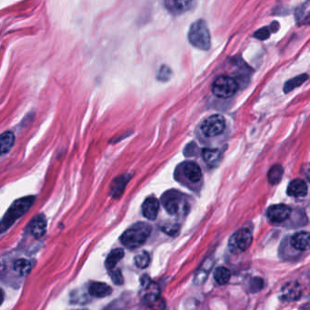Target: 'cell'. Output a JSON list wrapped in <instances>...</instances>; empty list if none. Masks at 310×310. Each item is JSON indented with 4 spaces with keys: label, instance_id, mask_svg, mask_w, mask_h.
<instances>
[{
    "label": "cell",
    "instance_id": "cell-1",
    "mask_svg": "<svg viewBox=\"0 0 310 310\" xmlns=\"http://www.w3.org/2000/svg\"><path fill=\"white\" fill-rule=\"evenodd\" d=\"M151 230L152 228L149 224L138 222L126 230L120 240L127 249H137L147 241Z\"/></svg>",
    "mask_w": 310,
    "mask_h": 310
},
{
    "label": "cell",
    "instance_id": "cell-6",
    "mask_svg": "<svg viewBox=\"0 0 310 310\" xmlns=\"http://www.w3.org/2000/svg\"><path fill=\"white\" fill-rule=\"evenodd\" d=\"M161 202L167 212L170 215L180 213L181 210L186 208V202H184L182 195L176 190H169L164 194Z\"/></svg>",
    "mask_w": 310,
    "mask_h": 310
},
{
    "label": "cell",
    "instance_id": "cell-28",
    "mask_svg": "<svg viewBox=\"0 0 310 310\" xmlns=\"http://www.w3.org/2000/svg\"><path fill=\"white\" fill-rule=\"evenodd\" d=\"M174 7L180 12L188 10L193 5V0H172Z\"/></svg>",
    "mask_w": 310,
    "mask_h": 310
},
{
    "label": "cell",
    "instance_id": "cell-26",
    "mask_svg": "<svg viewBox=\"0 0 310 310\" xmlns=\"http://www.w3.org/2000/svg\"><path fill=\"white\" fill-rule=\"evenodd\" d=\"M14 270L17 274L25 277L30 273V262L26 260H15L14 263Z\"/></svg>",
    "mask_w": 310,
    "mask_h": 310
},
{
    "label": "cell",
    "instance_id": "cell-3",
    "mask_svg": "<svg viewBox=\"0 0 310 310\" xmlns=\"http://www.w3.org/2000/svg\"><path fill=\"white\" fill-rule=\"evenodd\" d=\"M188 40L199 49L209 50L211 46V38L209 27L205 21L198 20L192 24L188 33Z\"/></svg>",
    "mask_w": 310,
    "mask_h": 310
},
{
    "label": "cell",
    "instance_id": "cell-2",
    "mask_svg": "<svg viewBox=\"0 0 310 310\" xmlns=\"http://www.w3.org/2000/svg\"><path fill=\"white\" fill-rule=\"evenodd\" d=\"M34 197H26L18 199L11 205L10 208L5 214L2 219L1 231L4 232L6 229H9L17 219L26 213L34 202Z\"/></svg>",
    "mask_w": 310,
    "mask_h": 310
},
{
    "label": "cell",
    "instance_id": "cell-12",
    "mask_svg": "<svg viewBox=\"0 0 310 310\" xmlns=\"http://www.w3.org/2000/svg\"><path fill=\"white\" fill-rule=\"evenodd\" d=\"M46 220L44 215H39L31 221L30 232L36 239H40L46 234Z\"/></svg>",
    "mask_w": 310,
    "mask_h": 310
},
{
    "label": "cell",
    "instance_id": "cell-25",
    "mask_svg": "<svg viewBox=\"0 0 310 310\" xmlns=\"http://www.w3.org/2000/svg\"><path fill=\"white\" fill-rule=\"evenodd\" d=\"M204 160L209 165H215L219 162L221 158V152L219 149H209V148H205L203 149Z\"/></svg>",
    "mask_w": 310,
    "mask_h": 310
},
{
    "label": "cell",
    "instance_id": "cell-10",
    "mask_svg": "<svg viewBox=\"0 0 310 310\" xmlns=\"http://www.w3.org/2000/svg\"><path fill=\"white\" fill-rule=\"evenodd\" d=\"M184 176L192 183H198L202 178V171L199 168V165L195 162L184 163L183 167Z\"/></svg>",
    "mask_w": 310,
    "mask_h": 310
},
{
    "label": "cell",
    "instance_id": "cell-29",
    "mask_svg": "<svg viewBox=\"0 0 310 310\" xmlns=\"http://www.w3.org/2000/svg\"><path fill=\"white\" fill-rule=\"evenodd\" d=\"M171 75H172L171 69L168 66H162L158 70V78L161 81H168L170 79Z\"/></svg>",
    "mask_w": 310,
    "mask_h": 310
},
{
    "label": "cell",
    "instance_id": "cell-20",
    "mask_svg": "<svg viewBox=\"0 0 310 310\" xmlns=\"http://www.w3.org/2000/svg\"><path fill=\"white\" fill-rule=\"evenodd\" d=\"M212 261L210 260H206L201 268L199 269V271L196 273L195 276V283L196 284H202L205 282V280L207 279V277L209 276V271L212 269Z\"/></svg>",
    "mask_w": 310,
    "mask_h": 310
},
{
    "label": "cell",
    "instance_id": "cell-23",
    "mask_svg": "<svg viewBox=\"0 0 310 310\" xmlns=\"http://www.w3.org/2000/svg\"><path fill=\"white\" fill-rule=\"evenodd\" d=\"M308 78H309V76L307 74H302L300 76L293 77L292 79H290L289 81L286 82L285 86H284V92L290 93L293 89L301 86L303 83H305Z\"/></svg>",
    "mask_w": 310,
    "mask_h": 310
},
{
    "label": "cell",
    "instance_id": "cell-8",
    "mask_svg": "<svg viewBox=\"0 0 310 310\" xmlns=\"http://www.w3.org/2000/svg\"><path fill=\"white\" fill-rule=\"evenodd\" d=\"M291 214V209L290 207L284 204H278L271 206L267 211V218L270 219L271 222L274 223H281L290 218Z\"/></svg>",
    "mask_w": 310,
    "mask_h": 310
},
{
    "label": "cell",
    "instance_id": "cell-7",
    "mask_svg": "<svg viewBox=\"0 0 310 310\" xmlns=\"http://www.w3.org/2000/svg\"><path fill=\"white\" fill-rule=\"evenodd\" d=\"M226 128V120L221 115H213L208 117L201 125L204 136L213 137L219 136Z\"/></svg>",
    "mask_w": 310,
    "mask_h": 310
},
{
    "label": "cell",
    "instance_id": "cell-4",
    "mask_svg": "<svg viewBox=\"0 0 310 310\" xmlns=\"http://www.w3.org/2000/svg\"><path fill=\"white\" fill-rule=\"evenodd\" d=\"M238 87V82L233 77L220 76L214 81L212 92L215 96L220 98H229L237 92Z\"/></svg>",
    "mask_w": 310,
    "mask_h": 310
},
{
    "label": "cell",
    "instance_id": "cell-18",
    "mask_svg": "<svg viewBox=\"0 0 310 310\" xmlns=\"http://www.w3.org/2000/svg\"><path fill=\"white\" fill-rule=\"evenodd\" d=\"M15 143V136L10 131H6L1 135V154L5 155L9 152Z\"/></svg>",
    "mask_w": 310,
    "mask_h": 310
},
{
    "label": "cell",
    "instance_id": "cell-14",
    "mask_svg": "<svg viewBox=\"0 0 310 310\" xmlns=\"http://www.w3.org/2000/svg\"><path fill=\"white\" fill-rule=\"evenodd\" d=\"M287 192L290 197H295V198L305 197L308 194V186L305 181L301 179H295L290 182Z\"/></svg>",
    "mask_w": 310,
    "mask_h": 310
},
{
    "label": "cell",
    "instance_id": "cell-16",
    "mask_svg": "<svg viewBox=\"0 0 310 310\" xmlns=\"http://www.w3.org/2000/svg\"><path fill=\"white\" fill-rule=\"evenodd\" d=\"M159 294H160V289L158 284L149 282L146 285V288L144 290L143 300L148 304H155V302L158 300Z\"/></svg>",
    "mask_w": 310,
    "mask_h": 310
},
{
    "label": "cell",
    "instance_id": "cell-24",
    "mask_svg": "<svg viewBox=\"0 0 310 310\" xmlns=\"http://www.w3.org/2000/svg\"><path fill=\"white\" fill-rule=\"evenodd\" d=\"M283 173H284L283 168L280 165H275L270 168L269 174H268L269 182L271 185H277L280 183L281 178L283 177Z\"/></svg>",
    "mask_w": 310,
    "mask_h": 310
},
{
    "label": "cell",
    "instance_id": "cell-11",
    "mask_svg": "<svg viewBox=\"0 0 310 310\" xmlns=\"http://www.w3.org/2000/svg\"><path fill=\"white\" fill-rule=\"evenodd\" d=\"M290 244L297 250L306 251L310 249V232H299L292 236Z\"/></svg>",
    "mask_w": 310,
    "mask_h": 310
},
{
    "label": "cell",
    "instance_id": "cell-9",
    "mask_svg": "<svg viewBox=\"0 0 310 310\" xmlns=\"http://www.w3.org/2000/svg\"><path fill=\"white\" fill-rule=\"evenodd\" d=\"M159 201L154 197H149L142 205V213L148 220H155L158 217Z\"/></svg>",
    "mask_w": 310,
    "mask_h": 310
},
{
    "label": "cell",
    "instance_id": "cell-22",
    "mask_svg": "<svg viewBox=\"0 0 310 310\" xmlns=\"http://www.w3.org/2000/svg\"><path fill=\"white\" fill-rule=\"evenodd\" d=\"M231 278V273L228 269L224 267H219L217 270H215L214 273V279L217 281V283L219 285H226L228 284Z\"/></svg>",
    "mask_w": 310,
    "mask_h": 310
},
{
    "label": "cell",
    "instance_id": "cell-17",
    "mask_svg": "<svg viewBox=\"0 0 310 310\" xmlns=\"http://www.w3.org/2000/svg\"><path fill=\"white\" fill-rule=\"evenodd\" d=\"M125 256V252L122 249H117L112 250L111 253L107 256V260L105 262V266L107 270H114L117 263L122 260Z\"/></svg>",
    "mask_w": 310,
    "mask_h": 310
},
{
    "label": "cell",
    "instance_id": "cell-31",
    "mask_svg": "<svg viewBox=\"0 0 310 310\" xmlns=\"http://www.w3.org/2000/svg\"><path fill=\"white\" fill-rule=\"evenodd\" d=\"M305 175L306 178H307V179L310 182V166H308V168L306 169Z\"/></svg>",
    "mask_w": 310,
    "mask_h": 310
},
{
    "label": "cell",
    "instance_id": "cell-30",
    "mask_svg": "<svg viewBox=\"0 0 310 310\" xmlns=\"http://www.w3.org/2000/svg\"><path fill=\"white\" fill-rule=\"evenodd\" d=\"M109 275H110V278H111L112 281L114 282V284L122 285L124 283V279H123V276L120 270H110Z\"/></svg>",
    "mask_w": 310,
    "mask_h": 310
},
{
    "label": "cell",
    "instance_id": "cell-19",
    "mask_svg": "<svg viewBox=\"0 0 310 310\" xmlns=\"http://www.w3.org/2000/svg\"><path fill=\"white\" fill-rule=\"evenodd\" d=\"M128 180H129V178H126V176H122L120 178H116L115 184L112 185L111 192H110L113 198L117 199L122 195L123 191L125 190L126 185L128 182Z\"/></svg>",
    "mask_w": 310,
    "mask_h": 310
},
{
    "label": "cell",
    "instance_id": "cell-15",
    "mask_svg": "<svg viewBox=\"0 0 310 310\" xmlns=\"http://www.w3.org/2000/svg\"><path fill=\"white\" fill-rule=\"evenodd\" d=\"M88 293L89 295L97 298V299L107 298L108 296L111 295L112 289L111 287H109L106 283L94 282L89 286Z\"/></svg>",
    "mask_w": 310,
    "mask_h": 310
},
{
    "label": "cell",
    "instance_id": "cell-21",
    "mask_svg": "<svg viewBox=\"0 0 310 310\" xmlns=\"http://www.w3.org/2000/svg\"><path fill=\"white\" fill-rule=\"evenodd\" d=\"M280 28V24L278 22H272L270 26H265L260 28L257 32H255L254 36L260 40H265L270 37V34L272 32H277Z\"/></svg>",
    "mask_w": 310,
    "mask_h": 310
},
{
    "label": "cell",
    "instance_id": "cell-13",
    "mask_svg": "<svg viewBox=\"0 0 310 310\" xmlns=\"http://www.w3.org/2000/svg\"><path fill=\"white\" fill-rule=\"evenodd\" d=\"M282 299L286 301H295L301 296L300 286L297 282H290L282 289Z\"/></svg>",
    "mask_w": 310,
    "mask_h": 310
},
{
    "label": "cell",
    "instance_id": "cell-27",
    "mask_svg": "<svg viewBox=\"0 0 310 310\" xmlns=\"http://www.w3.org/2000/svg\"><path fill=\"white\" fill-rule=\"evenodd\" d=\"M149 263H150V256L146 251H143L141 254L137 255L135 258V264L139 269L148 268Z\"/></svg>",
    "mask_w": 310,
    "mask_h": 310
},
{
    "label": "cell",
    "instance_id": "cell-5",
    "mask_svg": "<svg viewBox=\"0 0 310 310\" xmlns=\"http://www.w3.org/2000/svg\"><path fill=\"white\" fill-rule=\"evenodd\" d=\"M252 240V233L249 229H240L232 235V237L229 239V249L234 253L244 252L251 246Z\"/></svg>",
    "mask_w": 310,
    "mask_h": 310
}]
</instances>
